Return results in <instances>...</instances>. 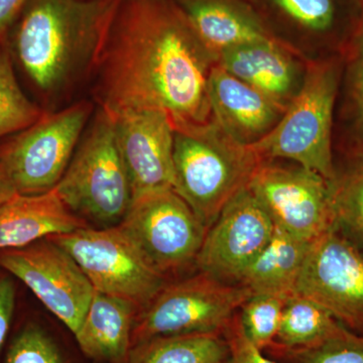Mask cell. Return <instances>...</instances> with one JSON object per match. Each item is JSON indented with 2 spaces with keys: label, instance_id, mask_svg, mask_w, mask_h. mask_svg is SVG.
Listing matches in <instances>:
<instances>
[{
  "label": "cell",
  "instance_id": "cell-12",
  "mask_svg": "<svg viewBox=\"0 0 363 363\" xmlns=\"http://www.w3.org/2000/svg\"><path fill=\"white\" fill-rule=\"evenodd\" d=\"M0 267L20 279L52 314L76 334L94 288L76 260L49 238L0 250Z\"/></svg>",
  "mask_w": 363,
  "mask_h": 363
},
{
  "label": "cell",
  "instance_id": "cell-13",
  "mask_svg": "<svg viewBox=\"0 0 363 363\" xmlns=\"http://www.w3.org/2000/svg\"><path fill=\"white\" fill-rule=\"evenodd\" d=\"M274 233L269 215L247 187L243 189L208 228L196 266L224 283L238 284Z\"/></svg>",
  "mask_w": 363,
  "mask_h": 363
},
{
  "label": "cell",
  "instance_id": "cell-16",
  "mask_svg": "<svg viewBox=\"0 0 363 363\" xmlns=\"http://www.w3.org/2000/svg\"><path fill=\"white\" fill-rule=\"evenodd\" d=\"M208 90L213 121L243 145L262 140L286 111L271 98L217 64L210 72Z\"/></svg>",
  "mask_w": 363,
  "mask_h": 363
},
{
  "label": "cell",
  "instance_id": "cell-17",
  "mask_svg": "<svg viewBox=\"0 0 363 363\" xmlns=\"http://www.w3.org/2000/svg\"><path fill=\"white\" fill-rule=\"evenodd\" d=\"M286 40L241 45L222 54L216 64L286 109L302 84L296 55Z\"/></svg>",
  "mask_w": 363,
  "mask_h": 363
},
{
  "label": "cell",
  "instance_id": "cell-33",
  "mask_svg": "<svg viewBox=\"0 0 363 363\" xmlns=\"http://www.w3.org/2000/svg\"><path fill=\"white\" fill-rule=\"evenodd\" d=\"M18 195L0 155V206Z\"/></svg>",
  "mask_w": 363,
  "mask_h": 363
},
{
  "label": "cell",
  "instance_id": "cell-22",
  "mask_svg": "<svg viewBox=\"0 0 363 363\" xmlns=\"http://www.w3.org/2000/svg\"><path fill=\"white\" fill-rule=\"evenodd\" d=\"M130 363H227L229 346L220 332L160 336L131 348Z\"/></svg>",
  "mask_w": 363,
  "mask_h": 363
},
{
  "label": "cell",
  "instance_id": "cell-15",
  "mask_svg": "<svg viewBox=\"0 0 363 363\" xmlns=\"http://www.w3.org/2000/svg\"><path fill=\"white\" fill-rule=\"evenodd\" d=\"M216 64L241 45L278 37L250 0H175Z\"/></svg>",
  "mask_w": 363,
  "mask_h": 363
},
{
  "label": "cell",
  "instance_id": "cell-3",
  "mask_svg": "<svg viewBox=\"0 0 363 363\" xmlns=\"http://www.w3.org/2000/svg\"><path fill=\"white\" fill-rule=\"evenodd\" d=\"M342 68L341 52L307 61L302 84L283 116L250 145L260 161L290 160L327 181L335 179L332 135Z\"/></svg>",
  "mask_w": 363,
  "mask_h": 363
},
{
  "label": "cell",
  "instance_id": "cell-2",
  "mask_svg": "<svg viewBox=\"0 0 363 363\" xmlns=\"http://www.w3.org/2000/svg\"><path fill=\"white\" fill-rule=\"evenodd\" d=\"M121 0H28L13 52L47 99H63L94 76Z\"/></svg>",
  "mask_w": 363,
  "mask_h": 363
},
{
  "label": "cell",
  "instance_id": "cell-32",
  "mask_svg": "<svg viewBox=\"0 0 363 363\" xmlns=\"http://www.w3.org/2000/svg\"><path fill=\"white\" fill-rule=\"evenodd\" d=\"M28 0H0V40L18 20Z\"/></svg>",
  "mask_w": 363,
  "mask_h": 363
},
{
  "label": "cell",
  "instance_id": "cell-23",
  "mask_svg": "<svg viewBox=\"0 0 363 363\" xmlns=\"http://www.w3.org/2000/svg\"><path fill=\"white\" fill-rule=\"evenodd\" d=\"M350 331L317 303L293 294L284 307L274 343L289 348L309 347L342 337Z\"/></svg>",
  "mask_w": 363,
  "mask_h": 363
},
{
  "label": "cell",
  "instance_id": "cell-8",
  "mask_svg": "<svg viewBox=\"0 0 363 363\" xmlns=\"http://www.w3.org/2000/svg\"><path fill=\"white\" fill-rule=\"evenodd\" d=\"M92 114L93 105L85 100L61 111H45L37 123L0 145L18 194H43L58 185Z\"/></svg>",
  "mask_w": 363,
  "mask_h": 363
},
{
  "label": "cell",
  "instance_id": "cell-31",
  "mask_svg": "<svg viewBox=\"0 0 363 363\" xmlns=\"http://www.w3.org/2000/svg\"><path fill=\"white\" fill-rule=\"evenodd\" d=\"M16 305V289L9 278H0V350L9 333Z\"/></svg>",
  "mask_w": 363,
  "mask_h": 363
},
{
  "label": "cell",
  "instance_id": "cell-24",
  "mask_svg": "<svg viewBox=\"0 0 363 363\" xmlns=\"http://www.w3.org/2000/svg\"><path fill=\"white\" fill-rule=\"evenodd\" d=\"M344 101L348 157H363V6L342 50Z\"/></svg>",
  "mask_w": 363,
  "mask_h": 363
},
{
  "label": "cell",
  "instance_id": "cell-26",
  "mask_svg": "<svg viewBox=\"0 0 363 363\" xmlns=\"http://www.w3.org/2000/svg\"><path fill=\"white\" fill-rule=\"evenodd\" d=\"M348 164L331 182L335 221L363 250V157H348Z\"/></svg>",
  "mask_w": 363,
  "mask_h": 363
},
{
  "label": "cell",
  "instance_id": "cell-29",
  "mask_svg": "<svg viewBox=\"0 0 363 363\" xmlns=\"http://www.w3.org/2000/svg\"><path fill=\"white\" fill-rule=\"evenodd\" d=\"M6 363H64L58 348L40 328L30 326L18 334Z\"/></svg>",
  "mask_w": 363,
  "mask_h": 363
},
{
  "label": "cell",
  "instance_id": "cell-4",
  "mask_svg": "<svg viewBox=\"0 0 363 363\" xmlns=\"http://www.w3.org/2000/svg\"><path fill=\"white\" fill-rule=\"evenodd\" d=\"M260 162L250 145L227 135L213 119L175 131L176 191L207 228L247 187Z\"/></svg>",
  "mask_w": 363,
  "mask_h": 363
},
{
  "label": "cell",
  "instance_id": "cell-14",
  "mask_svg": "<svg viewBox=\"0 0 363 363\" xmlns=\"http://www.w3.org/2000/svg\"><path fill=\"white\" fill-rule=\"evenodd\" d=\"M113 117L133 197L157 189L176 190L175 130L169 116L161 111H138Z\"/></svg>",
  "mask_w": 363,
  "mask_h": 363
},
{
  "label": "cell",
  "instance_id": "cell-34",
  "mask_svg": "<svg viewBox=\"0 0 363 363\" xmlns=\"http://www.w3.org/2000/svg\"><path fill=\"white\" fill-rule=\"evenodd\" d=\"M360 4H362L363 6V0H359Z\"/></svg>",
  "mask_w": 363,
  "mask_h": 363
},
{
  "label": "cell",
  "instance_id": "cell-5",
  "mask_svg": "<svg viewBox=\"0 0 363 363\" xmlns=\"http://www.w3.org/2000/svg\"><path fill=\"white\" fill-rule=\"evenodd\" d=\"M55 190L70 211L101 225L121 223L133 202L114 117L95 112Z\"/></svg>",
  "mask_w": 363,
  "mask_h": 363
},
{
  "label": "cell",
  "instance_id": "cell-1",
  "mask_svg": "<svg viewBox=\"0 0 363 363\" xmlns=\"http://www.w3.org/2000/svg\"><path fill=\"white\" fill-rule=\"evenodd\" d=\"M215 62L175 0H121L96 72L95 97L112 116L161 111L174 130L213 119Z\"/></svg>",
  "mask_w": 363,
  "mask_h": 363
},
{
  "label": "cell",
  "instance_id": "cell-9",
  "mask_svg": "<svg viewBox=\"0 0 363 363\" xmlns=\"http://www.w3.org/2000/svg\"><path fill=\"white\" fill-rule=\"evenodd\" d=\"M118 225L164 278L196 266L208 228L171 188L133 197Z\"/></svg>",
  "mask_w": 363,
  "mask_h": 363
},
{
  "label": "cell",
  "instance_id": "cell-21",
  "mask_svg": "<svg viewBox=\"0 0 363 363\" xmlns=\"http://www.w3.org/2000/svg\"><path fill=\"white\" fill-rule=\"evenodd\" d=\"M310 243L274 226L269 245L245 269L238 285L245 286L252 295H293Z\"/></svg>",
  "mask_w": 363,
  "mask_h": 363
},
{
  "label": "cell",
  "instance_id": "cell-7",
  "mask_svg": "<svg viewBox=\"0 0 363 363\" xmlns=\"http://www.w3.org/2000/svg\"><path fill=\"white\" fill-rule=\"evenodd\" d=\"M47 238L76 260L95 291L128 301L138 311L168 284L118 224L87 225Z\"/></svg>",
  "mask_w": 363,
  "mask_h": 363
},
{
  "label": "cell",
  "instance_id": "cell-30",
  "mask_svg": "<svg viewBox=\"0 0 363 363\" xmlns=\"http://www.w3.org/2000/svg\"><path fill=\"white\" fill-rule=\"evenodd\" d=\"M223 334L229 346L227 363H279L250 342L240 323L238 312L226 327Z\"/></svg>",
  "mask_w": 363,
  "mask_h": 363
},
{
  "label": "cell",
  "instance_id": "cell-19",
  "mask_svg": "<svg viewBox=\"0 0 363 363\" xmlns=\"http://www.w3.org/2000/svg\"><path fill=\"white\" fill-rule=\"evenodd\" d=\"M281 23L340 52L360 13L359 0H250Z\"/></svg>",
  "mask_w": 363,
  "mask_h": 363
},
{
  "label": "cell",
  "instance_id": "cell-18",
  "mask_svg": "<svg viewBox=\"0 0 363 363\" xmlns=\"http://www.w3.org/2000/svg\"><path fill=\"white\" fill-rule=\"evenodd\" d=\"M84 226L86 221L67 208L55 188L43 194H18L0 206V250Z\"/></svg>",
  "mask_w": 363,
  "mask_h": 363
},
{
  "label": "cell",
  "instance_id": "cell-27",
  "mask_svg": "<svg viewBox=\"0 0 363 363\" xmlns=\"http://www.w3.org/2000/svg\"><path fill=\"white\" fill-rule=\"evenodd\" d=\"M264 352L279 363H363V336L350 331L309 347L289 348L274 342Z\"/></svg>",
  "mask_w": 363,
  "mask_h": 363
},
{
  "label": "cell",
  "instance_id": "cell-11",
  "mask_svg": "<svg viewBox=\"0 0 363 363\" xmlns=\"http://www.w3.org/2000/svg\"><path fill=\"white\" fill-rule=\"evenodd\" d=\"M247 189L274 226L298 240L312 242L335 223L331 182L297 164L262 162Z\"/></svg>",
  "mask_w": 363,
  "mask_h": 363
},
{
  "label": "cell",
  "instance_id": "cell-10",
  "mask_svg": "<svg viewBox=\"0 0 363 363\" xmlns=\"http://www.w3.org/2000/svg\"><path fill=\"white\" fill-rule=\"evenodd\" d=\"M295 294L363 336V250L337 222L310 243Z\"/></svg>",
  "mask_w": 363,
  "mask_h": 363
},
{
  "label": "cell",
  "instance_id": "cell-25",
  "mask_svg": "<svg viewBox=\"0 0 363 363\" xmlns=\"http://www.w3.org/2000/svg\"><path fill=\"white\" fill-rule=\"evenodd\" d=\"M45 109L21 89L13 68V52L0 40V138L21 133L44 116Z\"/></svg>",
  "mask_w": 363,
  "mask_h": 363
},
{
  "label": "cell",
  "instance_id": "cell-20",
  "mask_svg": "<svg viewBox=\"0 0 363 363\" xmlns=\"http://www.w3.org/2000/svg\"><path fill=\"white\" fill-rule=\"evenodd\" d=\"M135 305L95 291L80 328L74 334L88 357L117 363L131 350V333L136 316Z\"/></svg>",
  "mask_w": 363,
  "mask_h": 363
},
{
  "label": "cell",
  "instance_id": "cell-28",
  "mask_svg": "<svg viewBox=\"0 0 363 363\" xmlns=\"http://www.w3.org/2000/svg\"><path fill=\"white\" fill-rule=\"evenodd\" d=\"M290 296L259 294L248 298L238 311L240 323L250 342L264 351L276 340L284 307Z\"/></svg>",
  "mask_w": 363,
  "mask_h": 363
},
{
  "label": "cell",
  "instance_id": "cell-6",
  "mask_svg": "<svg viewBox=\"0 0 363 363\" xmlns=\"http://www.w3.org/2000/svg\"><path fill=\"white\" fill-rule=\"evenodd\" d=\"M252 296L245 286L224 283L203 272L167 284L147 307L138 312L131 348L160 336L223 333Z\"/></svg>",
  "mask_w": 363,
  "mask_h": 363
}]
</instances>
